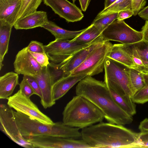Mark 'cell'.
I'll return each mask as SVG.
<instances>
[{
	"label": "cell",
	"instance_id": "cell-1",
	"mask_svg": "<svg viewBox=\"0 0 148 148\" xmlns=\"http://www.w3.org/2000/svg\"><path fill=\"white\" fill-rule=\"evenodd\" d=\"M75 92L76 95L85 98L97 107L108 122L123 125L132 122V116L115 102L104 81L87 75L78 82Z\"/></svg>",
	"mask_w": 148,
	"mask_h": 148
},
{
	"label": "cell",
	"instance_id": "cell-2",
	"mask_svg": "<svg viewBox=\"0 0 148 148\" xmlns=\"http://www.w3.org/2000/svg\"><path fill=\"white\" fill-rule=\"evenodd\" d=\"M82 139L92 148H132L138 133L123 125L102 122L82 129Z\"/></svg>",
	"mask_w": 148,
	"mask_h": 148
},
{
	"label": "cell",
	"instance_id": "cell-3",
	"mask_svg": "<svg viewBox=\"0 0 148 148\" xmlns=\"http://www.w3.org/2000/svg\"><path fill=\"white\" fill-rule=\"evenodd\" d=\"M62 114L64 124L79 129L102 122L105 118L103 112L92 103L77 95L66 104Z\"/></svg>",
	"mask_w": 148,
	"mask_h": 148
},
{
	"label": "cell",
	"instance_id": "cell-4",
	"mask_svg": "<svg viewBox=\"0 0 148 148\" xmlns=\"http://www.w3.org/2000/svg\"><path fill=\"white\" fill-rule=\"evenodd\" d=\"M13 112L20 133L24 138L30 136L46 135L82 139L79 129L67 125L62 122L53 125L45 124L20 112Z\"/></svg>",
	"mask_w": 148,
	"mask_h": 148
},
{
	"label": "cell",
	"instance_id": "cell-5",
	"mask_svg": "<svg viewBox=\"0 0 148 148\" xmlns=\"http://www.w3.org/2000/svg\"><path fill=\"white\" fill-rule=\"evenodd\" d=\"M129 68L107 57L104 68V82L109 89L123 96L132 98L135 93Z\"/></svg>",
	"mask_w": 148,
	"mask_h": 148
},
{
	"label": "cell",
	"instance_id": "cell-6",
	"mask_svg": "<svg viewBox=\"0 0 148 148\" xmlns=\"http://www.w3.org/2000/svg\"><path fill=\"white\" fill-rule=\"evenodd\" d=\"M112 45L110 41H104L94 49L85 60L70 75L84 74L92 76L102 73Z\"/></svg>",
	"mask_w": 148,
	"mask_h": 148
},
{
	"label": "cell",
	"instance_id": "cell-7",
	"mask_svg": "<svg viewBox=\"0 0 148 148\" xmlns=\"http://www.w3.org/2000/svg\"><path fill=\"white\" fill-rule=\"evenodd\" d=\"M104 41H114L131 45L143 40L142 32L133 29L123 20L116 19L101 33Z\"/></svg>",
	"mask_w": 148,
	"mask_h": 148
},
{
	"label": "cell",
	"instance_id": "cell-8",
	"mask_svg": "<svg viewBox=\"0 0 148 148\" xmlns=\"http://www.w3.org/2000/svg\"><path fill=\"white\" fill-rule=\"evenodd\" d=\"M96 41L89 44H82L71 40H55L44 45V48L49 60L56 64H63L74 53Z\"/></svg>",
	"mask_w": 148,
	"mask_h": 148
},
{
	"label": "cell",
	"instance_id": "cell-9",
	"mask_svg": "<svg viewBox=\"0 0 148 148\" xmlns=\"http://www.w3.org/2000/svg\"><path fill=\"white\" fill-rule=\"evenodd\" d=\"M7 105L16 111L24 114L32 119L45 124L53 125V121L42 113L37 106L20 90L8 99Z\"/></svg>",
	"mask_w": 148,
	"mask_h": 148
},
{
	"label": "cell",
	"instance_id": "cell-10",
	"mask_svg": "<svg viewBox=\"0 0 148 148\" xmlns=\"http://www.w3.org/2000/svg\"><path fill=\"white\" fill-rule=\"evenodd\" d=\"M13 110L8 105L0 106V129L13 142L26 148H33L32 144L21 135L16 122Z\"/></svg>",
	"mask_w": 148,
	"mask_h": 148
},
{
	"label": "cell",
	"instance_id": "cell-11",
	"mask_svg": "<svg viewBox=\"0 0 148 148\" xmlns=\"http://www.w3.org/2000/svg\"><path fill=\"white\" fill-rule=\"evenodd\" d=\"M24 138L32 144L33 148H92L82 139L46 135L30 136Z\"/></svg>",
	"mask_w": 148,
	"mask_h": 148
},
{
	"label": "cell",
	"instance_id": "cell-12",
	"mask_svg": "<svg viewBox=\"0 0 148 148\" xmlns=\"http://www.w3.org/2000/svg\"><path fill=\"white\" fill-rule=\"evenodd\" d=\"M43 1L55 14L68 22L80 21L84 16L82 10L67 0H43Z\"/></svg>",
	"mask_w": 148,
	"mask_h": 148
},
{
	"label": "cell",
	"instance_id": "cell-13",
	"mask_svg": "<svg viewBox=\"0 0 148 148\" xmlns=\"http://www.w3.org/2000/svg\"><path fill=\"white\" fill-rule=\"evenodd\" d=\"M14 70L18 74L33 76L42 67L38 63L26 47L19 51L14 62Z\"/></svg>",
	"mask_w": 148,
	"mask_h": 148
},
{
	"label": "cell",
	"instance_id": "cell-14",
	"mask_svg": "<svg viewBox=\"0 0 148 148\" xmlns=\"http://www.w3.org/2000/svg\"><path fill=\"white\" fill-rule=\"evenodd\" d=\"M33 76L37 80L41 90L42 96L40 103L43 107L46 109L52 107L56 102L52 98V84L47 66L42 67L38 73Z\"/></svg>",
	"mask_w": 148,
	"mask_h": 148
},
{
	"label": "cell",
	"instance_id": "cell-15",
	"mask_svg": "<svg viewBox=\"0 0 148 148\" xmlns=\"http://www.w3.org/2000/svg\"><path fill=\"white\" fill-rule=\"evenodd\" d=\"M104 42L102 38L73 54L61 66V67L65 76L70 75L75 69L85 60L94 49L103 43Z\"/></svg>",
	"mask_w": 148,
	"mask_h": 148
},
{
	"label": "cell",
	"instance_id": "cell-16",
	"mask_svg": "<svg viewBox=\"0 0 148 148\" xmlns=\"http://www.w3.org/2000/svg\"><path fill=\"white\" fill-rule=\"evenodd\" d=\"M87 76L85 74L69 75L60 79L52 86V96L56 102L65 95L69 90L77 83Z\"/></svg>",
	"mask_w": 148,
	"mask_h": 148
},
{
	"label": "cell",
	"instance_id": "cell-17",
	"mask_svg": "<svg viewBox=\"0 0 148 148\" xmlns=\"http://www.w3.org/2000/svg\"><path fill=\"white\" fill-rule=\"evenodd\" d=\"M49 21L47 12L36 11L18 20L14 27L16 29H27L41 27Z\"/></svg>",
	"mask_w": 148,
	"mask_h": 148
},
{
	"label": "cell",
	"instance_id": "cell-18",
	"mask_svg": "<svg viewBox=\"0 0 148 148\" xmlns=\"http://www.w3.org/2000/svg\"><path fill=\"white\" fill-rule=\"evenodd\" d=\"M108 57L127 68H133L131 45H113Z\"/></svg>",
	"mask_w": 148,
	"mask_h": 148
},
{
	"label": "cell",
	"instance_id": "cell-19",
	"mask_svg": "<svg viewBox=\"0 0 148 148\" xmlns=\"http://www.w3.org/2000/svg\"><path fill=\"white\" fill-rule=\"evenodd\" d=\"M22 2V0H0V19L6 20L14 26Z\"/></svg>",
	"mask_w": 148,
	"mask_h": 148
},
{
	"label": "cell",
	"instance_id": "cell-20",
	"mask_svg": "<svg viewBox=\"0 0 148 148\" xmlns=\"http://www.w3.org/2000/svg\"><path fill=\"white\" fill-rule=\"evenodd\" d=\"M18 84V74L13 72L6 73L0 77V98L7 99Z\"/></svg>",
	"mask_w": 148,
	"mask_h": 148
},
{
	"label": "cell",
	"instance_id": "cell-21",
	"mask_svg": "<svg viewBox=\"0 0 148 148\" xmlns=\"http://www.w3.org/2000/svg\"><path fill=\"white\" fill-rule=\"evenodd\" d=\"M50 32L55 38V40H72L84 31L86 28L79 31H70L63 29L54 22L49 21L41 27Z\"/></svg>",
	"mask_w": 148,
	"mask_h": 148
},
{
	"label": "cell",
	"instance_id": "cell-22",
	"mask_svg": "<svg viewBox=\"0 0 148 148\" xmlns=\"http://www.w3.org/2000/svg\"><path fill=\"white\" fill-rule=\"evenodd\" d=\"M13 26L3 19H0V69L3 65V62L8 49L9 43Z\"/></svg>",
	"mask_w": 148,
	"mask_h": 148
},
{
	"label": "cell",
	"instance_id": "cell-23",
	"mask_svg": "<svg viewBox=\"0 0 148 148\" xmlns=\"http://www.w3.org/2000/svg\"><path fill=\"white\" fill-rule=\"evenodd\" d=\"M102 38L101 33L93 24L87 27L86 29L74 38L71 40L82 44L91 43Z\"/></svg>",
	"mask_w": 148,
	"mask_h": 148
},
{
	"label": "cell",
	"instance_id": "cell-24",
	"mask_svg": "<svg viewBox=\"0 0 148 148\" xmlns=\"http://www.w3.org/2000/svg\"><path fill=\"white\" fill-rule=\"evenodd\" d=\"M132 0H117L111 5L104 9L97 15L94 20L98 19L106 15L125 10H132Z\"/></svg>",
	"mask_w": 148,
	"mask_h": 148
},
{
	"label": "cell",
	"instance_id": "cell-25",
	"mask_svg": "<svg viewBox=\"0 0 148 148\" xmlns=\"http://www.w3.org/2000/svg\"><path fill=\"white\" fill-rule=\"evenodd\" d=\"M115 102L124 111L132 116L136 113V105L129 96H123L112 90L109 89Z\"/></svg>",
	"mask_w": 148,
	"mask_h": 148
},
{
	"label": "cell",
	"instance_id": "cell-26",
	"mask_svg": "<svg viewBox=\"0 0 148 148\" xmlns=\"http://www.w3.org/2000/svg\"><path fill=\"white\" fill-rule=\"evenodd\" d=\"M42 1V0H22L17 21L31 13L36 11Z\"/></svg>",
	"mask_w": 148,
	"mask_h": 148
},
{
	"label": "cell",
	"instance_id": "cell-27",
	"mask_svg": "<svg viewBox=\"0 0 148 148\" xmlns=\"http://www.w3.org/2000/svg\"><path fill=\"white\" fill-rule=\"evenodd\" d=\"M130 82L135 94L142 88L145 82L142 72L133 68H129Z\"/></svg>",
	"mask_w": 148,
	"mask_h": 148
},
{
	"label": "cell",
	"instance_id": "cell-28",
	"mask_svg": "<svg viewBox=\"0 0 148 148\" xmlns=\"http://www.w3.org/2000/svg\"><path fill=\"white\" fill-rule=\"evenodd\" d=\"M142 73L145 85L134 95L132 99L135 103L143 104L148 101V73Z\"/></svg>",
	"mask_w": 148,
	"mask_h": 148
},
{
	"label": "cell",
	"instance_id": "cell-29",
	"mask_svg": "<svg viewBox=\"0 0 148 148\" xmlns=\"http://www.w3.org/2000/svg\"><path fill=\"white\" fill-rule=\"evenodd\" d=\"M148 73V42L142 40L133 44Z\"/></svg>",
	"mask_w": 148,
	"mask_h": 148
},
{
	"label": "cell",
	"instance_id": "cell-30",
	"mask_svg": "<svg viewBox=\"0 0 148 148\" xmlns=\"http://www.w3.org/2000/svg\"><path fill=\"white\" fill-rule=\"evenodd\" d=\"M118 13L108 14L96 20H94L92 24H93L101 32L112 23L117 19Z\"/></svg>",
	"mask_w": 148,
	"mask_h": 148
},
{
	"label": "cell",
	"instance_id": "cell-31",
	"mask_svg": "<svg viewBox=\"0 0 148 148\" xmlns=\"http://www.w3.org/2000/svg\"><path fill=\"white\" fill-rule=\"evenodd\" d=\"M63 64H56L51 62L47 66L52 85L56 82L65 76L61 67Z\"/></svg>",
	"mask_w": 148,
	"mask_h": 148
},
{
	"label": "cell",
	"instance_id": "cell-32",
	"mask_svg": "<svg viewBox=\"0 0 148 148\" xmlns=\"http://www.w3.org/2000/svg\"><path fill=\"white\" fill-rule=\"evenodd\" d=\"M131 47L134 65L133 69L141 72L146 73V70L143 63L133 44L131 45Z\"/></svg>",
	"mask_w": 148,
	"mask_h": 148
},
{
	"label": "cell",
	"instance_id": "cell-33",
	"mask_svg": "<svg viewBox=\"0 0 148 148\" xmlns=\"http://www.w3.org/2000/svg\"><path fill=\"white\" fill-rule=\"evenodd\" d=\"M148 147V131L138 133V138L132 148Z\"/></svg>",
	"mask_w": 148,
	"mask_h": 148
},
{
	"label": "cell",
	"instance_id": "cell-34",
	"mask_svg": "<svg viewBox=\"0 0 148 148\" xmlns=\"http://www.w3.org/2000/svg\"><path fill=\"white\" fill-rule=\"evenodd\" d=\"M20 90L25 96L30 98L31 96L36 94L27 81L23 78L21 82L19 84Z\"/></svg>",
	"mask_w": 148,
	"mask_h": 148
},
{
	"label": "cell",
	"instance_id": "cell-35",
	"mask_svg": "<svg viewBox=\"0 0 148 148\" xmlns=\"http://www.w3.org/2000/svg\"><path fill=\"white\" fill-rule=\"evenodd\" d=\"M29 52L42 67L47 66L49 64L50 62L49 59L46 53H35Z\"/></svg>",
	"mask_w": 148,
	"mask_h": 148
},
{
	"label": "cell",
	"instance_id": "cell-36",
	"mask_svg": "<svg viewBox=\"0 0 148 148\" xmlns=\"http://www.w3.org/2000/svg\"><path fill=\"white\" fill-rule=\"evenodd\" d=\"M23 78L25 79L29 83L36 93V95L41 98L42 95L41 90L36 79L32 76L27 75H24Z\"/></svg>",
	"mask_w": 148,
	"mask_h": 148
},
{
	"label": "cell",
	"instance_id": "cell-37",
	"mask_svg": "<svg viewBox=\"0 0 148 148\" xmlns=\"http://www.w3.org/2000/svg\"><path fill=\"white\" fill-rule=\"evenodd\" d=\"M28 51L35 53H45L44 45L41 42L35 40L31 41L27 47Z\"/></svg>",
	"mask_w": 148,
	"mask_h": 148
},
{
	"label": "cell",
	"instance_id": "cell-38",
	"mask_svg": "<svg viewBox=\"0 0 148 148\" xmlns=\"http://www.w3.org/2000/svg\"><path fill=\"white\" fill-rule=\"evenodd\" d=\"M146 3V0H132V10L133 15L136 16L145 7Z\"/></svg>",
	"mask_w": 148,
	"mask_h": 148
},
{
	"label": "cell",
	"instance_id": "cell-39",
	"mask_svg": "<svg viewBox=\"0 0 148 148\" xmlns=\"http://www.w3.org/2000/svg\"><path fill=\"white\" fill-rule=\"evenodd\" d=\"M133 15V12L132 10H125L121 11L118 13L117 19L123 20Z\"/></svg>",
	"mask_w": 148,
	"mask_h": 148
},
{
	"label": "cell",
	"instance_id": "cell-40",
	"mask_svg": "<svg viewBox=\"0 0 148 148\" xmlns=\"http://www.w3.org/2000/svg\"><path fill=\"white\" fill-rule=\"evenodd\" d=\"M141 31L143 34V40L148 42V21H146Z\"/></svg>",
	"mask_w": 148,
	"mask_h": 148
},
{
	"label": "cell",
	"instance_id": "cell-41",
	"mask_svg": "<svg viewBox=\"0 0 148 148\" xmlns=\"http://www.w3.org/2000/svg\"><path fill=\"white\" fill-rule=\"evenodd\" d=\"M138 15L143 19L148 21V5L141 10L138 13Z\"/></svg>",
	"mask_w": 148,
	"mask_h": 148
},
{
	"label": "cell",
	"instance_id": "cell-42",
	"mask_svg": "<svg viewBox=\"0 0 148 148\" xmlns=\"http://www.w3.org/2000/svg\"><path fill=\"white\" fill-rule=\"evenodd\" d=\"M138 128L140 132L148 131V118H145L140 122Z\"/></svg>",
	"mask_w": 148,
	"mask_h": 148
},
{
	"label": "cell",
	"instance_id": "cell-43",
	"mask_svg": "<svg viewBox=\"0 0 148 148\" xmlns=\"http://www.w3.org/2000/svg\"><path fill=\"white\" fill-rule=\"evenodd\" d=\"M81 6V10L85 12L89 5L91 0H78Z\"/></svg>",
	"mask_w": 148,
	"mask_h": 148
},
{
	"label": "cell",
	"instance_id": "cell-44",
	"mask_svg": "<svg viewBox=\"0 0 148 148\" xmlns=\"http://www.w3.org/2000/svg\"><path fill=\"white\" fill-rule=\"evenodd\" d=\"M117 0H104V9L108 7Z\"/></svg>",
	"mask_w": 148,
	"mask_h": 148
},
{
	"label": "cell",
	"instance_id": "cell-45",
	"mask_svg": "<svg viewBox=\"0 0 148 148\" xmlns=\"http://www.w3.org/2000/svg\"><path fill=\"white\" fill-rule=\"evenodd\" d=\"M76 0H72L73 3H74Z\"/></svg>",
	"mask_w": 148,
	"mask_h": 148
}]
</instances>
